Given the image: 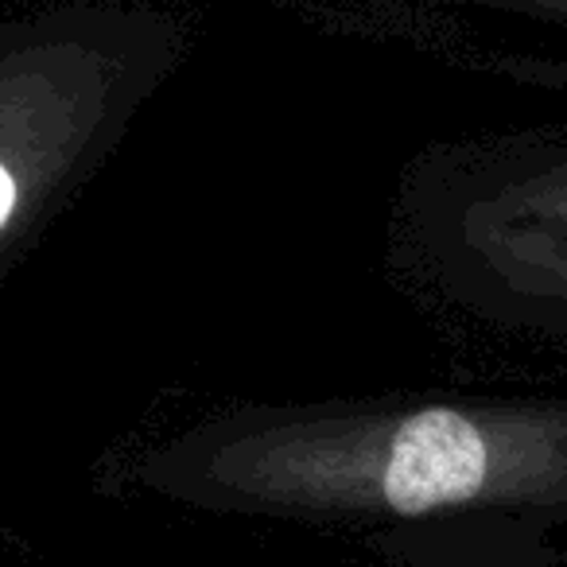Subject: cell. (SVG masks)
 Here are the masks:
<instances>
[{"label":"cell","instance_id":"1","mask_svg":"<svg viewBox=\"0 0 567 567\" xmlns=\"http://www.w3.org/2000/svg\"><path fill=\"white\" fill-rule=\"evenodd\" d=\"M494 474V443L458 412H420L385 435L370 463L378 497L396 513L471 502Z\"/></svg>","mask_w":567,"mask_h":567}]
</instances>
